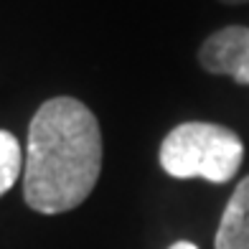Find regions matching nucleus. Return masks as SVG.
Segmentation results:
<instances>
[{"instance_id":"obj_1","label":"nucleus","mask_w":249,"mask_h":249,"mask_svg":"<svg viewBox=\"0 0 249 249\" xmlns=\"http://www.w3.org/2000/svg\"><path fill=\"white\" fill-rule=\"evenodd\" d=\"M102 171L94 112L74 97L43 102L28 127L23 198L38 213H64L89 198Z\"/></svg>"},{"instance_id":"obj_2","label":"nucleus","mask_w":249,"mask_h":249,"mask_svg":"<svg viewBox=\"0 0 249 249\" xmlns=\"http://www.w3.org/2000/svg\"><path fill=\"white\" fill-rule=\"evenodd\" d=\"M242 160V138L213 122H183L168 132L160 145V165L173 178L226 183L239 173Z\"/></svg>"},{"instance_id":"obj_3","label":"nucleus","mask_w":249,"mask_h":249,"mask_svg":"<svg viewBox=\"0 0 249 249\" xmlns=\"http://www.w3.org/2000/svg\"><path fill=\"white\" fill-rule=\"evenodd\" d=\"M198 64L203 71L216 76H231L236 84H247L249 76V28L226 26L201 43Z\"/></svg>"},{"instance_id":"obj_4","label":"nucleus","mask_w":249,"mask_h":249,"mask_svg":"<svg viewBox=\"0 0 249 249\" xmlns=\"http://www.w3.org/2000/svg\"><path fill=\"white\" fill-rule=\"evenodd\" d=\"M216 249H249V176L239 180L221 213Z\"/></svg>"},{"instance_id":"obj_5","label":"nucleus","mask_w":249,"mask_h":249,"mask_svg":"<svg viewBox=\"0 0 249 249\" xmlns=\"http://www.w3.org/2000/svg\"><path fill=\"white\" fill-rule=\"evenodd\" d=\"M23 153L13 132L0 130V196L8 194L23 171Z\"/></svg>"},{"instance_id":"obj_6","label":"nucleus","mask_w":249,"mask_h":249,"mask_svg":"<svg viewBox=\"0 0 249 249\" xmlns=\"http://www.w3.org/2000/svg\"><path fill=\"white\" fill-rule=\"evenodd\" d=\"M168 249H198L194 242H176V244H171Z\"/></svg>"},{"instance_id":"obj_7","label":"nucleus","mask_w":249,"mask_h":249,"mask_svg":"<svg viewBox=\"0 0 249 249\" xmlns=\"http://www.w3.org/2000/svg\"><path fill=\"white\" fill-rule=\"evenodd\" d=\"M224 5H242V3H249V0H219Z\"/></svg>"},{"instance_id":"obj_8","label":"nucleus","mask_w":249,"mask_h":249,"mask_svg":"<svg viewBox=\"0 0 249 249\" xmlns=\"http://www.w3.org/2000/svg\"><path fill=\"white\" fill-rule=\"evenodd\" d=\"M247 87H249V76H247Z\"/></svg>"}]
</instances>
